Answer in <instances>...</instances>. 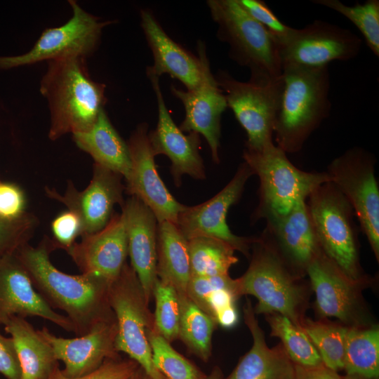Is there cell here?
I'll return each instance as SVG.
<instances>
[{
  "label": "cell",
  "instance_id": "obj_1",
  "mask_svg": "<svg viewBox=\"0 0 379 379\" xmlns=\"http://www.w3.org/2000/svg\"><path fill=\"white\" fill-rule=\"evenodd\" d=\"M53 250L51 241L44 240L36 247L27 244L15 254L44 301L66 314L74 333L84 335L98 324L115 317L108 300L110 284L95 274L61 272L50 260Z\"/></svg>",
  "mask_w": 379,
  "mask_h": 379
},
{
  "label": "cell",
  "instance_id": "obj_2",
  "mask_svg": "<svg viewBox=\"0 0 379 379\" xmlns=\"http://www.w3.org/2000/svg\"><path fill=\"white\" fill-rule=\"evenodd\" d=\"M82 58L48 61L40 92L51 112L48 137L84 132L95 122L106 102L105 86L92 80Z\"/></svg>",
  "mask_w": 379,
  "mask_h": 379
},
{
  "label": "cell",
  "instance_id": "obj_3",
  "mask_svg": "<svg viewBox=\"0 0 379 379\" xmlns=\"http://www.w3.org/2000/svg\"><path fill=\"white\" fill-rule=\"evenodd\" d=\"M284 86L274 127L277 146L299 152L331 112L328 66H282Z\"/></svg>",
  "mask_w": 379,
  "mask_h": 379
},
{
  "label": "cell",
  "instance_id": "obj_4",
  "mask_svg": "<svg viewBox=\"0 0 379 379\" xmlns=\"http://www.w3.org/2000/svg\"><path fill=\"white\" fill-rule=\"evenodd\" d=\"M253 252L246 272L237 279L239 295H251L258 302L255 314L277 313L302 326L307 291L270 238L263 232L252 244Z\"/></svg>",
  "mask_w": 379,
  "mask_h": 379
},
{
  "label": "cell",
  "instance_id": "obj_5",
  "mask_svg": "<svg viewBox=\"0 0 379 379\" xmlns=\"http://www.w3.org/2000/svg\"><path fill=\"white\" fill-rule=\"evenodd\" d=\"M207 5L218 39L228 44L234 61L249 69L250 81L264 84L281 75L276 39L237 0H208Z\"/></svg>",
  "mask_w": 379,
  "mask_h": 379
},
{
  "label": "cell",
  "instance_id": "obj_6",
  "mask_svg": "<svg viewBox=\"0 0 379 379\" xmlns=\"http://www.w3.org/2000/svg\"><path fill=\"white\" fill-rule=\"evenodd\" d=\"M243 158L260 180L255 220L286 215L298 201L307 200L317 187L331 181L327 172L310 173L295 167L274 142L259 151L245 149Z\"/></svg>",
  "mask_w": 379,
  "mask_h": 379
},
{
  "label": "cell",
  "instance_id": "obj_7",
  "mask_svg": "<svg viewBox=\"0 0 379 379\" xmlns=\"http://www.w3.org/2000/svg\"><path fill=\"white\" fill-rule=\"evenodd\" d=\"M306 204L324 253L350 279L367 281L359 262L354 211L345 197L329 181L317 187Z\"/></svg>",
  "mask_w": 379,
  "mask_h": 379
},
{
  "label": "cell",
  "instance_id": "obj_8",
  "mask_svg": "<svg viewBox=\"0 0 379 379\" xmlns=\"http://www.w3.org/2000/svg\"><path fill=\"white\" fill-rule=\"evenodd\" d=\"M108 300L117 321L116 350L126 353L152 379H164L154 366L147 335L154 327V315L135 272L126 262L109 285Z\"/></svg>",
  "mask_w": 379,
  "mask_h": 379
},
{
  "label": "cell",
  "instance_id": "obj_9",
  "mask_svg": "<svg viewBox=\"0 0 379 379\" xmlns=\"http://www.w3.org/2000/svg\"><path fill=\"white\" fill-rule=\"evenodd\" d=\"M215 77L225 93L227 107L246 133V149L259 151L273 143L284 86L281 75L264 84L238 81L225 70H219Z\"/></svg>",
  "mask_w": 379,
  "mask_h": 379
},
{
  "label": "cell",
  "instance_id": "obj_10",
  "mask_svg": "<svg viewBox=\"0 0 379 379\" xmlns=\"http://www.w3.org/2000/svg\"><path fill=\"white\" fill-rule=\"evenodd\" d=\"M375 163L370 152L352 147L334 159L327 173L350 204L378 261L379 190L374 173Z\"/></svg>",
  "mask_w": 379,
  "mask_h": 379
},
{
  "label": "cell",
  "instance_id": "obj_11",
  "mask_svg": "<svg viewBox=\"0 0 379 379\" xmlns=\"http://www.w3.org/2000/svg\"><path fill=\"white\" fill-rule=\"evenodd\" d=\"M69 3L73 14L65 24L44 30L27 53L0 57V69L66 58H85L93 53L98 45L102 29L112 22L100 21L81 8L76 1L71 0Z\"/></svg>",
  "mask_w": 379,
  "mask_h": 379
},
{
  "label": "cell",
  "instance_id": "obj_12",
  "mask_svg": "<svg viewBox=\"0 0 379 379\" xmlns=\"http://www.w3.org/2000/svg\"><path fill=\"white\" fill-rule=\"evenodd\" d=\"M277 44L282 66L319 67L328 66L332 61L354 58L361 51L362 40L350 29L315 20L302 28H292Z\"/></svg>",
  "mask_w": 379,
  "mask_h": 379
},
{
  "label": "cell",
  "instance_id": "obj_13",
  "mask_svg": "<svg viewBox=\"0 0 379 379\" xmlns=\"http://www.w3.org/2000/svg\"><path fill=\"white\" fill-rule=\"evenodd\" d=\"M253 175L244 161L230 182L215 196L197 206H186L178 215L175 225L187 240L198 237H213L249 255L255 238L233 234L226 221L230 207L240 199L246 182Z\"/></svg>",
  "mask_w": 379,
  "mask_h": 379
},
{
  "label": "cell",
  "instance_id": "obj_14",
  "mask_svg": "<svg viewBox=\"0 0 379 379\" xmlns=\"http://www.w3.org/2000/svg\"><path fill=\"white\" fill-rule=\"evenodd\" d=\"M305 274L321 317L337 318L348 327L366 326L359 290L366 281L348 278L321 248L307 265Z\"/></svg>",
  "mask_w": 379,
  "mask_h": 379
},
{
  "label": "cell",
  "instance_id": "obj_15",
  "mask_svg": "<svg viewBox=\"0 0 379 379\" xmlns=\"http://www.w3.org/2000/svg\"><path fill=\"white\" fill-rule=\"evenodd\" d=\"M198 57L201 64V79L191 91H181L171 86L172 93L185 108V116L179 128L182 132L201 134L206 140L213 161L218 164L222 114L227 107L224 93L211 72L205 44H197Z\"/></svg>",
  "mask_w": 379,
  "mask_h": 379
},
{
  "label": "cell",
  "instance_id": "obj_16",
  "mask_svg": "<svg viewBox=\"0 0 379 379\" xmlns=\"http://www.w3.org/2000/svg\"><path fill=\"white\" fill-rule=\"evenodd\" d=\"M127 145L131 171L126 178V192L141 200L152 211L158 224L169 221L175 225L178 214L187 206L173 197L159 175L146 124L137 127Z\"/></svg>",
  "mask_w": 379,
  "mask_h": 379
},
{
  "label": "cell",
  "instance_id": "obj_17",
  "mask_svg": "<svg viewBox=\"0 0 379 379\" xmlns=\"http://www.w3.org/2000/svg\"><path fill=\"white\" fill-rule=\"evenodd\" d=\"M121 175L98 164H94L93 177L88 186L77 191L72 182L64 195L55 190L46 188L48 197L64 204L75 213L81 225V236L95 233L103 229L112 215L116 204H124Z\"/></svg>",
  "mask_w": 379,
  "mask_h": 379
},
{
  "label": "cell",
  "instance_id": "obj_18",
  "mask_svg": "<svg viewBox=\"0 0 379 379\" xmlns=\"http://www.w3.org/2000/svg\"><path fill=\"white\" fill-rule=\"evenodd\" d=\"M50 345L58 361L65 364L62 373L79 377L97 369L106 359L120 357L115 349V317L98 324L88 333L74 338L58 337L46 327L38 330Z\"/></svg>",
  "mask_w": 379,
  "mask_h": 379
},
{
  "label": "cell",
  "instance_id": "obj_19",
  "mask_svg": "<svg viewBox=\"0 0 379 379\" xmlns=\"http://www.w3.org/2000/svg\"><path fill=\"white\" fill-rule=\"evenodd\" d=\"M156 95L158 121L148 138L155 156L164 154L171 162V173L175 184L180 186L182 175L203 180L206 178L204 166L199 152L200 139L196 133L185 135L174 121L165 105L159 78L149 77Z\"/></svg>",
  "mask_w": 379,
  "mask_h": 379
},
{
  "label": "cell",
  "instance_id": "obj_20",
  "mask_svg": "<svg viewBox=\"0 0 379 379\" xmlns=\"http://www.w3.org/2000/svg\"><path fill=\"white\" fill-rule=\"evenodd\" d=\"M14 316L39 317L74 333L71 321L44 301L20 261L12 254L0 258V325Z\"/></svg>",
  "mask_w": 379,
  "mask_h": 379
},
{
  "label": "cell",
  "instance_id": "obj_21",
  "mask_svg": "<svg viewBox=\"0 0 379 379\" xmlns=\"http://www.w3.org/2000/svg\"><path fill=\"white\" fill-rule=\"evenodd\" d=\"M81 237L67 253L81 273L97 274L111 284L120 274L128 255L123 214L112 215L103 229Z\"/></svg>",
  "mask_w": 379,
  "mask_h": 379
},
{
  "label": "cell",
  "instance_id": "obj_22",
  "mask_svg": "<svg viewBox=\"0 0 379 379\" xmlns=\"http://www.w3.org/2000/svg\"><path fill=\"white\" fill-rule=\"evenodd\" d=\"M128 239V254L148 302L157 279L158 222L152 211L131 196L121 206Z\"/></svg>",
  "mask_w": 379,
  "mask_h": 379
},
{
  "label": "cell",
  "instance_id": "obj_23",
  "mask_svg": "<svg viewBox=\"0 0 379 379\" xmlns=\"http://www.w3.org/2000/svg\"><path fill=\"white\" fill-rule=\"evenodd\" d=\"M266 221L264 233L293 272L302 277L321 248L306 200L298 201L286 215Z\"/></svg>",
  "mask_w": 379,
  "mask_h": 379
},
{
  "label": "cell",
  "instance_id": "obj_24",
  "mask_svg": "<svg viewBox=\"0 0 379 379\" xmlns=\"http://www.w3.org/2000/svg\"><path fill=\"white\" fill-rule=\"evenodd\" d=\"M141 27L152 52L154 64L147 68L148 77L168 74L179 80L187 91L195 89L201 79V64L195 56L173 41L163 29L152 13L140 12Z\"/></svg>",
  "mask_w": 379,
  "mask_h": 379
},
{
  "label": "cell",
  "instance_id": "obj_25",
  "mask_svg": "<svg viewBox=\"0 0 379 379\" xmlns=\"http://www.w3.org/2000/svg\"><path fill=\"white\" fill-rule=\"evenodd\" d=\"M244 317L253 338L251 348L225 379H294V363L281 343L269 347L249 299L244 306Z\"/></svg>",
  "mask_w": 379,
  "mask_h": 379
},
{
  "label": "cell",
  "instance_id": "obj_26",
  "mask_svg": "<svg viewBox=\"0 0 379 379\" xmlns=\"http://www.w3.org/2000/svg\"><path fill=\"white\" fill-rule=\"evenodd\" d=\"M72 135L76 145L89 154L95 164L119 173L125 179L128 177L131 171L128 145L115 130L104 109L90 129Z\"/></svg>",
  "mask_w": 379,
  "mask_h": 379
},
{
  "label": "cell",
  "instance_id": "obj_27",
  "mask_svg": "<svg viewBox=\"0 0 379 379\" xmlns=\"http://www.w3.org/2000/svg\"><path fill=\"white\" fill-rule=\"evenodd\" d=\"M4 328L12 338L21 369V379H48L58 366L50 345L25 318L14 316Z\"/></svg>",
  "mask_w": 379,
  "mask_h": 379
},
{
  "label": "cell",
  "instance_id": "obj_28",
  "mask_svg": "<svg viewBox=\"0 0 379 379\" xmlns=\"http://www.w3.org/2000/svg\"><path fill=\"white\" fill-rule=\"evenodd\" d=\"M157 278L172 286L178 293H187L191 277L188 240L169 221L158 224Z\"/></svg>",
  "mask_w": 379,
  "mask_h": 379
},
{
  "label": "cell",
  "instance_id": "obj_29",
  "mask_svg": "<svg viewBox=\"0 0 379 379\" xmlns=\"http://www.w3.org/2000/svg\"><path fill=\"white\" fill-rule=\"evenodd\" d=\"M343 369L347 375L366 378L379 376V329L373 326H351L346 335Z\"/></svg>",
  "mask_w": 379,
  "mask_h": 379
},
{
  "label": "cell",
  "instance_id": "obj_30",
  "mask_svg": "<svg viewBox=\"0 0 379 379\" xmlns=\"http://www.w3.org/2000/svg\"><path fill=\"white\" fill-rule=\"evenodd\" d=\"M180 304L179 335L188 349L206 362L212 350V335L217 324L187 296L178 293Z\"/></svg>",
  "mask_w": 379,
  "mask_h": 379
},
{
  "label": "cell",
  "instance_id": "obj_31",
  "mask_svg": "<svg viewBox=\"0 0 379 379\" xmlns=\"http://www.w3.org/2000/svg\"><path fill=\"white\" fill-rule=\"evenodd\" d=\"M191 277H214L229 274L238 262L234 248L213 237H198L188 240Z\"/></svg>",
  "mask_w": 379,
  "mask_h": 379
},
{
  "label": "cell",
  "instance_id": "obj_32",
  "mask_svg": "<svg viewBox=\"0 0 379 379\" xmlns=\"http://www.w3.org/2000/svg\"><path fill=\"white\" fill-rule=\"evenodd\" d=\"M265 316L270 328V335L281 340L286 354L295 364L305 366L323 364L319 352L302 328L279 314Z\"/></svg>",
  "mask_w": 379,
  "mask_h": 379
},
{
  "label": "cell",
  "instance_id": "obj_33",
  "mask_svg": "<svg viewBox=\"0 0 379 379\" xmlns=\"http://www.w3.org/2000/svg\"><path fill=\"white\" fill-rule=\"evenodd\" d=\"M301 328L317 349L326 366L335 371L343 369L348 326L326 321L304 319Z\"/></svg>",
  "mask_w": 379,
  "mask_h": 379
},
{
  "label": "cell",
  "instance_id": "obj_34",
  "mask_svg": "<svg viewBox=\"0 0 379 379\" xmlns=\"http://www.w3.org/2000/svg\"><path fill=\"white\" fill-rule=\"evenodd\" d=\"M147 339L154 367L164 379H204L205 375L151 328Z\"/></svg>",
  "mask_w": 379,
  "mask_h": 379
},
{
  "label": "cell",
  "instance_id": "obj_35",
  "mask_svg": "<svg viewBox=\"0 0 379 379\" xmlns=\"http://www.w3.org/2000/svg\"><path fill=\"white\" fill-rule=\"evenodd\" d=\"M314 4L332 9L350 20L363 35L373 53L379 56V1L367 0L353 6L339 0H314Z\"/></svg>",
  "mask_w": 379,
  "mask_h": 379
},
{
  "label": "cell",
  "instance_id": "obj_36",
  "mask_svg": "<svg viewBox=\"0 0 379 379\" xmlns=\"http://www.w3.org/2000/svg\"><path fill=\"white\" fill-rule=\"evenodd\" d=\"M152 295L155 298L154 329L171 343L179 335L180 304L178 292L172 286L157 278Z\"/></svg>",
  "mask_w": 379,
  "mask_h": 379
},
{
  "label": "cell",
  "instance_id": "obj_37",
  "mask_svg": "<svg viewBox=\"0 0 379 379\" xmlns=\"http://www.w3.org/2000/svg\"><path fill=\"white\" fill-rule=\"evenodd\" d=\"M36 225V218L26 213L15 220L0 216V258L15 254L28 244Z\"/></svg>",
  "mask_w": 379,
  "mask_h": 379
},
{
  "label": "cell",
  "instance_id": "obj_38",
  "mask_svg": "<svg viewBox=\"0 0 379 379\" xmlns=\"http://www.w3.org/2000/svg\"><path fill=\"white\" fill-rule=\"evenodd\" d=\"M139 366L130 358L124 359L119 357L107 359L95 371L76 378L65 375L58 365L48 379H131Z\"/></svg>",
  "mask_w": 379,
  "mask_h": 379
},
{
  "label": "cell",
  "instance_id": "obj_39",
  "mask_svg": "<svg viewBox=\"0 0 379 379\" xmlns=\"http://www.w3.org/2000/svg\"><path fill=\"white\" fill-rule=\"evenodd\" d=\"M239 5L258 22L263 26L279 42L284 39L293 27L284 24L261 0H237Z\"/></svg>",
  "mask_w": 379,
  "mask_h": 379
},
{
  "label": "cell",
  "instance_id": "obj_40",
  "mask_svg": "<svg viewBox=\"0 0 379 379\" xmlns=\"http://www.w3.org/2000/svg\"><path fill=\"white\" fill-rule=\"evenodd\" d=\"M54 241H51L53 249L59 248L66 251L81 236V225L78 215L67 211L57 216L51 223Z\"/></svg>",
  "mask_w": 379,
  "mask_h": 379
},
{
  "label": "cell",
  "instance_id": "obj_41",
  "mask_svg": "<svg viewBox=\"0 0 379 379\" xmlns=\"http://www.w3.org/2000/svg\"><path fill=\"white\" fill-rule=\"evenodd\" d=\"M25 197L15 185L0 182V216L8 220L22 217L25 213Z\"/></svg>",
  "mask_w": 379,
  "mask_h": 379
},
{
  "label": "cell",
  "instance_id": "obj_42",
  "mask_svg": "<svg viewBox=\"0 0 379 379\" xmlns=\"http://www.w3.org/2000/svg\"><path fill=\"white\" fill-rule=\"evenodd\" d=\"M0 373L6 379H21V369L13 341L0 333Z\"/></svg>",
  "mask_w": 379,
  "mask_h": 379
},
{
  "label": "cell",
  "instance_id": "obj_43",
  "mask_svg": "<svg viewBox=\"0 0 379 379\" xmlns=\"http://www.w3.org/2000/svg\"><path fill=\"white\" fill-rule=\"evenodd\" d=\"M294 379H343L338 371L324 364L316 366H305L294 364Z\"/></svg>",
  "mask_w": 379,
  "mask_h": 379
},
{
  "label": "cell",
  "instance_id": "obj_44",
  "mask_svg": "<svg viewBox=\"0 0 379 379\" xmlns=\"http://www.w3.org/2000/svg\"><path fill=\"white\" fill-rule=\"evenodd\" d=\"M238 312L235 305L229 307L215 316V321L225 328L234 327L238 322Z\"/></svg>",
  "mask_w": 379,
  "mask_h": 379
},
{
  "label": "cell",
  "instance_id": "obj_45",
  "mask_svg": "<svg viewBox=\"0 0 379 379\" xmlns=\"http://www.w3.org/2000/svg\"><path fill=\"white\" fill-rule=\"evenodd\" d=\"M204 379H224V378H223L222 373L220 369L218 367H215L208 375H205Z\"/></svg>",
  "mask_w": 379,
  "mask_h": 379
},
{
  "label": "cell",
  "instance_id": "obj_46",
  "mask_svg": "<svg viewBox=\"0 0 379 379\" xmlns=\"http://www.w3.org/2000/svg\"><path fill=\"white\" fill-rule=\"evenodd\" d=\"M131 379H152V378L140 366H139Z\"/></svg>",
  "mask_w": 379,
  "mask_h": 379
},
{
  "label": "cell",
  "instance_id": "obj_47",
  "mask_svg": "<svg viewBox=\"0 0 379 379\" xmlns=\"http://www.w3.org/2000/svg\"><path fill=\"white\" fill-rule=\"evenodd\" d=\"M343 379H378V378H366L361 375H346L345 377H343Z\"/></svg>",
  "mask_w": 379,
  "mask_h": 379
}]
</instances>
